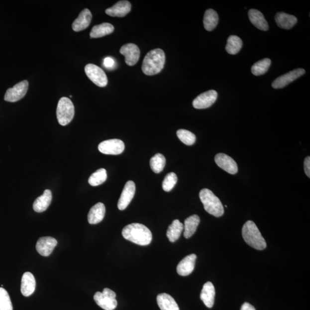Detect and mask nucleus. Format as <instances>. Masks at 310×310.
<instances>
[{"mask_svg":"<svg viewBox=\"0 0 310 310\" xmlns=\"http://www.w3.org/2000/svg\"><path fill=\"white\" fill-rule=\"evenodd\" d=\"M122 235L126 240L141 246L149 245L152 240L151 230L143 224L138 223L126 226L122 231Z\"/></svg>","mask_w":310,"mask_h":310,"instance_id":"1","label":"nucleus"},{"mask_svg":"<svg viewBox=\"0 0 310 310\" xmlns=\"http://www.w3.org/2000/svg\"><path fill=\"white\" fill-rule=\"evenodd\" d=\"M166 56L164 52L160 48L149 51L145 56L142 70L147 76H154L161 72L165 65Z\"/></svg>","mask_w":310,"mask_h":310,"instance_id":"2","label":"nucleus"},{"mask_svg":"<svg viewBox=\"0 0 310 310\" xmlns=\"http://www.w3.org/2000/svg\"><path fill=\"white\" fill-rule=\"evenodd\" d=\"M242 234L246 244L251 247L260 251L267 247L266 242L255 222H246L242 227Z\"/></svg>","mask_w":310,"mask_h":310,"instance_id":"3","label":"nucleus"},{"mask_svg":"<svg viewBox=\"0 0 310 310\" xmlns=\"http://www.w3.org/2000/svg\"><path fill=\"white\" fill-rule=\"evenodd\" d=\"M200 198L205 210L208 213L220 217L224 213V208L221 201L211 190L204 189L200 193Z\"/></svg>","mask_w":310,"mask_h":310,"instance_id":"4","label":"nucleus"},{"mask_svg":"<svg viewBox=\"0 0 310 310\" xmlns=\"http://www.w3.org/2000/svg\"><path fill=\"white\" fill-rule=\"evenodd\" d=\"M75 114L74 104L69 99L62 97L59 100L57 116L60 125L66 126L73 120Z\"/></svg>","mask_w":310,"mask_h":310,"instance_id":"5","label":"nucleus"},{"mask_svg":"<svg viewBox=\"0 0 310 310\" xmlns=\"http://www.w3.org/2000/svg\"><path fill=\"white\" fill-rule=\"evenodd\" d=\"M116 294L109 289H104L103 293L97 292L94 300L100 308L104 310H113L116 308L117 301Z\"/></svg>","mask_w":310,"mask_h":310,"instance_id":"6","label":"nucleus"},{"mask_svg":"<svg viewBox=\"0 0 310 310\" xmlns=\"http://www.w3.org/2000/svg\"><path fill=\"white\" fill-rule=\"evenodd\" d=\"M86 74L93 83L101 88L105 87L107 84L106 75L100 67L93 64H88L85 67Z\"/></svg>","mask_w":310,"mask_h":310,"instance_id":"7","label":"nucleus"},{"mask_svg":"<svg viewBox=\"0 0 310 310\" xmlns=\"http://www.w3.org/2000/svg\"><path fill=\"white\" fill-rule=\"evenodd\" d=\"M125 149L124 142L119 139L103 141L99 145L100 152L105 155H117L122 154Z\"/></svg>","mask_w":310,"mask_h":310,"instance_id":"8","label":"nucleus"},{"mask_svg":"<svg viewBox=\"0 0 310 310\" xmlns=\"http://www.w3.org/2000/svg\"><path fill=\"white\" fill-rule=\"evenodd\" d=\"M27 81H22L7 90L4 100L7 102L14 103L20 100L27 94L28 89Z\"/></svg>","mask_w":310,"mask_h":310,"instance_id":"9","label":"nucleus"},{"mask_svg":"<svg viewBox=\"0 0 310 310\" xmlns=\"http://www.w3.org/2000/svg\"><path fill=\"white\" fill-rule=\"evenodd\" d=\"M217 97V92L214 90H210V91L202 93L196 99H194L193 105L197 109H207L214 103Z\"/></svg>","mask_w":310,"mask_h":310,"instance_id":"10","label":"nucleus"},{"mask_svg":"<svg viewBox=\"0 0 310 310\" xmlns=\"http://www.w3.org/2000/svg\"><path fill=\"white\" fill-rule=\"evenodd\" d=\"M305 73V70L303 69H297L291 71V72L276 78L273 83L272 84V87L274 89H281L285 87L291 82L298 79V78L303 76Z\"/></svg>","mask_w":310,"mask_h":310,"instance_id":"11","label":"nucleus"},{"mask_svg":"<svg viewBox=\"0 0 310 310\" xmlns=\"http://www.w3.org/2000/svg\"><path fill=\"white\" fill-rule=\"evenodd\" d=\"M120 53L124 55L125 59V63L129 66L135 65L139 61L140 51L137 45L133 43H128L122 46Z\"/></svg>","mask_w":310,"mask_h":310,"instance_id":"12","label":"nucleus"},{"mask_svg":"<svg viewBox=\"0 0 310 310\" xmlns=\"http://www.w3.org/2000/svg\"><path fill=\"white\" fill-rule=\"evenodd\" d=\"M135 192V184L131 181L127 182L118 202L117 207L119 210H124L128 207L130 202L133 199Z\"/></svg>","mask_w":310,"mask_h":310,"instance_id":"13","label":"nucleus"},{"mask_svg":"<svg viewBox=\"0 0 310 310\" xmlns=\"http://www.w3.org/2000/svg\"><path fill=\"white\" fill-rule=\"evenodd\" d=\"M215 162L224 171L231 175L237 173L238 166L234 159L225 154H218L215 156Z\"/></svg>","mask_w":310,"mask_h":310,"instance_id":"14","label":"nucleus"},{"mask_svg":"<svg viewBox=\"0 0 310 310\" xmlns=\"http://www.w3.org/2000/svg\"><path fill=\"white\" fill-rule=\"evenodd\" d=\"M57 244L58 241L54 238L43 237L40 238L37 241L36 248L40 255L47 257L51 255Z\"/></svg>","mask_w":310,"mask_h":310,"instance_id":"15","label":"nucleus"},{"mask_svg":"<svg viewBox=\"0 0 310 310\" xmlns=\"http://www.w3.org/2000/svg\"><path fill=\"white\" fill-rule=\"evenodd\" d=\"M131 3L128 1H119L105 10L107 15L111 17H123L131 10Z\"/></svg>","mask_w":310,"mask_h":310,"instance_id":"16","label":"nucleus"},{"mask_svg":"<svg viewBox=\"0 0 310 310\" xmlns=\"http://www.w3.org/2000/svg\"><path fill=\"white\" fill-rule=\"evenodd\" d=\"M196 259L197 256L195 254H192L185 257L178 265L177 268L178 274L182 276L191 274L195 268Z\"/></svg>","mask_w":310,"mask_h":310,"instance_id":"17","label":"nucleus"},{"mask_svg":"<svg viewBox=\"0 0 310 310\" xmlns=\"http://www.w3.org/2000/svg\"><path fill=\"white\" fill-rule=\"evenodd\" d=\"M92 14L88 9H85L81 12L78 18L74 20L72 25L75 32H80L87 29L91 23Z\"/></svg>","mask_w":310,"mask_h":310,"instance_id":"18","label":"nucleus"},{"mask_svg":"<svg viewBox=\"0 0 310 310\" xmlns=\"http://www.w3.org/2000/svg\"><path fill=\"white\" fill-rule=\"evenodd\" d=\"M36 281L31 272H27L22 275L21 284V292L24 297H28L34 293Z\"/></svg>","mask_w":310,"mask_h":310,"instance_id":"19","label":"nucleus"},{"mask_svg":"<svg viewBox=\"0 0 310 310\" xmlns=\"http://www.w3.org/2000/svg\"><path fill=\"white\" fill-rule=\"evenodd\" d=\"M215 288L210 282L205 284L201 294V300L208 308H212L214 304Z\"/></svg>","mask_w":310,"mask_h":310,"instance_id":"20","label":"nucleus"},{"mask_svg":"<svg viewBox=\"0 0 310 310\" xmlns=\"http://www.w3.org/2000/svg\"><path fill=\"white\" fill-rule=\"evenodd\" d=\"M105 207L103 203L96 204L89 211L88 216L89 223L95 225L102 222L105 215Z\"/></svg>","mask_w":310,"mask_h":310,"instance_id":"21","label":"nucleus"},{"mask_svg":"<svg viewBox=\"0 0 310 310\" xmlns=\"http://www.w3.org/2000/svg\"><path fill=\"white\" fill-rule=\"evenodd\" d=\"M52 196L50 190H46L42 196L37 198L33 204V208L36 212H42L49 207Z\"/></svg>","mask_w":310,"mask_h":310,"instance_id":"22","label":"nucleus"},{"mask_svg":"<svg viewBox=\"0 0 310 310\" xmlns=\"http://www.w3.org/2000/svg\"><path fill=\"white\" fill-rule=\"evenodd\" d=\"M250 21L253 25L261 31H267L269 29L267 21L265 19L264 15L256 9H250L248 12Z\"/></svg>","mask_w":310,"mask_h":310,"instance_id":"23","label":"nucleus"},{"mask_svg":"<svg viewBox=\"0 0 310 310\" xmlns=\"http://www.w3.org/2000/svg\"><path fill=\"white\" fill-rule=\"evenodd\" d=\"M157 303L161 310H180L176 301L169 294H159L157 297Z\"/></svg>","mask_w":310,"mask_h":310,"instance_id":"24","label":"nucleus"},{"mask_svg":"<svg viewBox=\"0 0 310 310\" xmlns=\"http://www.w3.org/2000/svg\"><path fill=\"white\" fill-rule=\"evenodd\" d=\"M275 21L280 28L290 29L296 24L298 20L293 15L279 12L276 14Z\"/></svg>","mask_w":310,"mask_h":310,"instance_id":"25","label":"nucleus"},{"mask_svg":"<svg viewBox=\"0 0 310 310\" xmlns=\"http://www.w3.org/2000/svg\"><path fill=\"white\" fill-rule=\"evenodd\" d=\"M200 223L199 215H193L186 218L184 223V237L186 238L191 237L197 229Z\"/></svg>","mask_w":310,"mask_h":310,"instance_id":"26","label":"nucleus"},{"mask_svg":"<svg viewBox=\"0 0 310 310\" xmlns=\"http://www.w3.org/2000/svg\"><path fill=\"white\" fill-rule=\"evenodd\" d=\"M114 30V28L113 25L107 23V22H104V23L97 25L93 27L90 35L92 38H99V37L111 34V33L113 32Z\"/></svg>","mask_w":310,"mask_h":310,"instance_id":"27","label":"nucleus"},{"mask_svg":"<svg viewBox=\"0 0 310 310\" xmlns=\"http://www.w3.org/2000/svg\"><path fill=\"white\" fill-rule=\"evenodd\" d=\"M184 230V226L183 223L175 219L169 226L167 231V236L171 242H174L180 237L182 231Z\"/></svg>","mask_w":310,"mask_h":310,"instance_id":"28","label":"nucleus"},{"mask_svg":"<svg viewBox=\"0 0 310 310\" xmlns=\"http://www.w3.org/2000/svg\"><path fill=\"white\" fill-rule=\"evenodd\" d=\"M218 13L212 9H209L205 12L204 18V27L208 31H212L218 23Z\"/></svg>","mask_w":310,"mask_h":310,"instance_id":"29","label":"nucleus"},{"mask_svg":"<svg viewBox=\"0 0 310 310\" xmlns=\"http://www.w3.org/2000/svg\"><path fill=\"white\" fill-rule=\"evenodd\" d=\"M242 47V41L240 37L231 35L228 37L226 46L227 53L230 55H236L238 53Z\"/></svg>","mask_w":310,"mask_h":310,"instance_id":"30","label":"nucleus"},{"mask_svg":"<svg viewBox=\"0 0 310 310\" xmlns=\"http://www.w3.org/2000/svg\"><path fill=\"white\" fill-rule=\"evenodd\" d=\"M271 65V59L265 58L257 62L254 64L251 69L252 73L256 76H261L266 74Z\"/></svg>","mask_w":310,"mask_h":310,"instance_id":"31","label":"nucleus"},{"mask_svg":"<svg viewBox=\"0 0 310 310\" xmlns=\"http://www.w3.org/2000/svg\"><path fill=\"white\" fill-rule=\"evenodd\" d=\"M166 165V158L161 154H157L150 160L151 169L155 173H161Z\"/></svg>","mask_w":310,"mask_h":310,"instance_id":"32","label":"nucleus"},{"mask_svg":"<svg viewBox=\"0 0 310 310\" xmlns=\"http://www.w3.org/2000/svg\"><path fill=\"white\" fill-rule=\"evenodd\" d=\"M107 179L106 170L100 169L93 173L89 179V184L92 186H97L102 185Z\"/></svg>","mask_w":310,"mask_h":310,"instance_id":"33","label":"nucleus"},{"mask_svg":"<svg viewBox=\"0 0 310 310\" xmlns=\"http://www.w3.org/2000/svg\"><path fill=\"white\" fill-rule=\"evenodd\" d=\"M177 136L179 139L183 143L187 145H192L196 141V136L195 134L188 130L179 129L178 130Z\"/></svg>","mask_w":310,"mask_h":310,"instance_id":"34","label":"nucleus"},{"mask_svg":"<svg viewBox=\"0 0 310 310\" xmlns=\"http://www.w3.org/2000/svg\"><path fill=\"white\" fill-rule=\"evenodd\" d=\"M0 310H13L9 294L2 287H0Z\"/></svg>","mask_w":310,"mask_h":310,"instance_id":"35","label":"nucleus"},{"mask_svg":"<svg viewBox=\"0 0 310 310\" xmlns=\"http://www.w3.org/2000/svg\"><path fill=\"white\" fill-rule=\"evenodd\" d=\"M178 181L177 175L174 173L168 174L164 178L162 188L164 191L169 192L173 190Z\"/></svg>","mask_w":310,"mask_h":310,"instance_id":"36","label":"nucleus"},{"mask_svg":"<svg viewBox=\"0 0 310 310\" xmlns=\"http://www.w3.org/2000/svg\"><path fill=\"white\" fill-rule=\"evenodd\" d=\"M103 64L107 69L113 70L115 66V62L114 59L111 57H106L104 59Z\"/></svg>","mask_w":310,"mask_h":310,"instance_id":"37","label":"nucleus"},{"mask_svg":"<svg viewBox=\"0 0 310 310\" xmlns=\"http://www.w3.org/2000/svg\"><path fill=\"white\" fill-rule=\"evenodd\" d=\"M305 171L306 175L310 177V157L308 156L305 160L304 162Z\"/></svg>","mask_w":310,"mask_h":310,"instance_id":"38","label":"nucleus"},{"mask_svg":"<svg viewBox=\"0 0 310 310\" xmlns=\"http://www.w3.org/2000/svg\"><path fill=\"white\" fill-rule=\"evenodd\" d=\"M241 310H256V309L251 304L245 303L241 306Z\"/></svg>","mask_w":310,"mask_h":310,"instance_id":"39","label":"nucleus"},{"mask_svg":"<svg viewBox=\"0 0 310 310\" xmlns=\"http://www.w3.org/2000/svg\"><path fill=\"white\" fill-rule=\"evenodd\" d=\"M70 98H72L73 96H70Z\"/></svg>","mask_w":310,"mask_h":310,"instance_id":"40","label":"nucleus"}]
</instances>
